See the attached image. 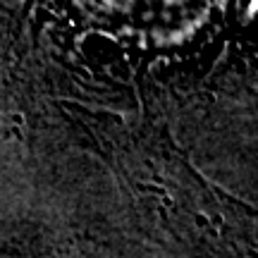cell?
<instances>
[{"mask_svg":"<svg viewBox=\"0 0 258 258\" xmlns=\"http://www.w3.org/2000/svg\"><path fill=\"white\" fill-rule=\"evenodd\" d=\"M93 132L148 237L189 258H258V211L196 172L165 129L103 115Z\"/></svg>","mask_w":258,"mask_h":258,"instance_id":"obj_1","label":"cell"}]
</instances>
